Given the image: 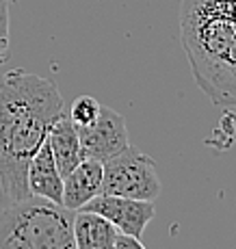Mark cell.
<instances>
[{
    "mask_svg": "<svg viewBox=\"0 0 236 249\" xmlns=\"http://www.w3.org/2000/svg\"><path fill=\"white\" fill-rule=\"evenodd\" d=\"M65 113L52 80L26 70L0 74V184L9 202L31 197L28 165L46 143L50 126Z\"/></svg>",
    "mask_w": 236,
    "mask_h": 249,
    "instance_id": "1",
    "label": "cell"
},
{
    "mask_svg": "<svg viewBox=\"0 0 236 249\" xmlns=\"http://www.w3.org/2000/svg\"><path fill=\"white\" fill-rule=\"evenodd\" d=\"M180 31L201 91L219 107H236V0H182Z\"/></svg>",
    "mask_w": 236,
    "mask_h": 249,
    "instance_id": "2",
    "label": "cell"
},
{
    "mask_svg": "<svg viewBox=\"0 0 236 249\" xmlns=\"http://www.w3.org/2000/svg\"><path fill=\"white\" fill-rule=\"evenodd\" d=\"M76 210L41 197L9 202L0 210V249H76Z\"/></svg>",
    "mask_w": 236,
    "mask_h": 249,
    "instance_id": "3",
    "label": "cell"
},
{
    "mask_svg": "<svg viewBox=\"0 0 236 249\" xmlns=\"http://www.w3.org/2000/svg\"><path fill=\"white\" fill-rule=\"evenodd\" d=\"M104 195L145 199L154 202L161 195V178L156 162L137 147L128 145L119 154L102 162V191Z\"/></svg>",
    "mask_w": 236,
    "mask_h": 249,
    "instance_id": "4",
    "label": "cell"
},
{
    "mask_svg": "<svg viewBox=\"0 0 236 249\" xmlns=\"http://www.w3.org/2000/svg\"><path fill=\"white\" fill-rule=\"evenodd\" d=\"M78 137H80L85 159H93L100 162L109 160L110 156L119 154V152L130 145L126 119L110 107L100 108L98 119L91 126L80 128Z\"/></svg>",
    "mask_w": 236,
    "mask_h": 249,
    "instance_id": "5",
    "label": "cell"
},
{
    "mask_svg": "<svg viewBox=\"0 0 236 249\" xmlns=\"http://www.w3.org/2000/svg\"><path fill=\"white\" fill-rule=\"evenodd\" d=\"M80 210H89L100 217L110 221L122 234L141 238L145 232L147 223L156 214L154 202L145 199H132V197H119V195H95L89 204H85Z\"/></svg>",
    "mask_w": 236,
    "mask_h": 249,
    "instance_id": "6",
    "label": "cell"
},
{
    "mask_svg": "<svg viewBox=\"0 0 236 249\" xmlns=\"http://www.w3.org/2000/svg\"><path fill=\"white\" fill-rule=\"evenodd\" d=\"M28 191L35 197L63 204V176L56 167L48 139L28 165Z\"/></svg>",
    "mask_w": 236,
    "mask_h": 249,
    "instance_id": "7",
    "label": "cell"
},
{
    "mask_svg": "<svg viewBox=\"0 0 236 249\" xmlns=\"http://www.w3.org/2000/svg\"><path fill=\"white\" fill-rule=\"evenodd\" d=\"M102 191V162L85 159L63 178V206L80 210Z\"/></svg>",
    "mask_w": 236,
    "mask_h": 249,
    "instance_id": "8",
    "label": "cell"
},
{
    "mask_svg": "<svg viewBox=\"0 0 236 249\" xmlns=\"http://www.w3.org/2000/svg\"><path fill=\"white\" fill-rule=\"evenodd\" d=\"M48 143H50L52 156H54L56 167H59L63 178L76 165H80V162L85 160L78 130H76V126L72 124V119L67 113L61 115V117L50 126V130H48Z\"/></svg>",
    "mask_w": 236,
    "mask_h": 249,
    "instance_id": "9",
    "label": "cell"
},
{
    "mask_svg": "<svg viewBox=\"0 0 236 249\" xmlns=\"http://www.w3.org/2000/svg\"><path fill=\"white\" fill-rule=\"evenodd\" d=\"M119 230L104 217L89 210H78L74 217L76 249H113Z\"/></svg>",
    "mask_w": 236,
    "mask_h": 249,
    "instance_id": "10",
    "label": "cell"
},
{
    "mask_svg": "<svg viewBox=\"0 0 236 249\" xmlns=\"http://www.w3.org/2000/svg\"><path fill=\"white\" fill-rule=\"evenodd\" d=\"M100 108H102V104H100L93 95H80V98H76L74 102L70 104L67 115H70L72 124H74V126L80 130V128L91 126V124L98 119Z\"/></svg>",
    "mask_w": 236,
    "mask_h": 249,
    "instance_id": "11",
    "label": "cell"
},
{
    "mask_svg": "<svg viewBox=\"0 0 236 249\" xmlns=\"http://www.w3.org/2000/svg\"><path fill=\"white\" fill-rule=\"evenodd\" d=\"M9 56V0H0V65Z\"/></svg>",
    "mask_w": 236,
    "mask_h": 249,
    "instance_id": "12",
    "label": "cell"
},
{
    "mask_svg": "<svg viewBox=\"0 0 236 249\" xmlns=\"http://www.w3.org/2000/svg\"><path fill=\"white\" fill-rule=\"evenodd\" d=\"M113 249H145V245L141 243V238L119 232V236H117V241H115Z\"/></svg>",
    "mask_w": 236,
    "mask_h": 249,
    "instance_id": "13",
    "label": "cell"
},
{
    "mask_svg": "<svg viewBox=\"0 0 236 249\" xmlns=\"http://www.w3.org/2000/svg\"><path fill=\"white\" fill-rule=\"evenodd\" d=\"M7 204H9V199H7V195H4V191H2V184H0V210H2Z\"/></svg>",
    "mask_w": 236,
    "mask_h": 249,
    "instance_id": "14",
    "label": "cell"
}]
</instances>
